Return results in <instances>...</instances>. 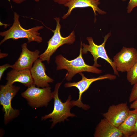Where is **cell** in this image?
Wrapping results in <instances>:
<instances>
[{
    "mask_svg": "<svg viewBox=\"0 0 137 137\" xmlns=\"http://www.w3.org/2000/svg\"><path fill=\"white\" fill-rule=\"evenodd\" d=\"M22 52L17 60L12 65V69L30 70L35 61L39 56L40 51L37 49L34 51L29 50L27 47V44L25 43L21 45Z\"/></svg>",
    "mask_w": 137,
    "mask_h": 137,
    "instance_id": "11",
    "label": "cell"
},
{
    "mask_svg": "<svg viewBox=\"0 0 137 137\" xmlns=\"http://www.w3.org/2000/svg\"><path fill=\"white\" fill-rule=\"evenodd\" d=\"M97 0L99 1L100 0ZM122 0L123 1H126V0Z\"/></svg>",
    "mask_w": 137,
    "mask_h": 137,
    "instance_id": "26",
    "label": "cell"
},
{
    "mask_svg": "<svg viewBox=\"0 0 137 137\" xmlns=\"http://www.w3.org/2000/svg\"><path fill=\"white\" fill-rule=\"evenodd\" d=\"M71 0H53L54 1L59 4L63 5L67 3Z\"/></svg>",
    "mask_w": 137,
    "mask_h": 137,
    "instance_id": "21",
    "label": "cell"
},
{
    "mask_svg": "<svg viewBox=\"0 0 137 137\" xmlns=\"http://www.w3.org/2000/svg\"><path fill=\"white\" fill-rule=\"evenodd\" d=\"M127 72V78L131 85L137 82V60L133 66Z\"/></svg>",
    "mask_w": 137,
    "mask_h": 137,
    "instance_id": "17",
    "label": "cell"
},
{
    "mask_svg": "<svg viewBox=\"0 0 137 137\" xmlns=\"http://www.w3.org/2000/svg\"><path fill=\"white\" fill-rule=\"evenodd\" d=\"M82 41L78 56L75 59L68 60L61 55L56 56L55 62L57 65L56 70L65 69L67 71L65 78L68 81H71L76 74L82 72H87L96 74H100L102 71L93 65H89L85 63L82 56Z\"/></svg>",
    "mask_w": 137,
    "mask_h": 137,
    "instance_id": "1",
    "label": "cell"
},
{
    "mask_svg": "<svg viewBox=\"0 0 137 137\" xmlns=\"http://www.w3.org/2000/svg\"><path fill=\"white\" fill-rule=\"evenodd\" d=\"M40 58L35 62L30 70L33 81V84L42 88L49 86V83H53V80L46 74V68L44 64Z\"/></svg>",
    "mask_w": 137,
    "mask_h": 137,
    "instance_id": "12",
    "label": "cell"
},
{
    "mask_svg": "<svg viewBox=\"0 0 137 137\" xmlns=\"http://www.w3.org/2000/svg\"><path fill=\"white\" fill-rule=\"evenodd\" d=\"M13 2L17 4H20L26 0H12ZM36 2H38L40 0H33Z\"/></svg>",
    "mask_w": 137,
    "mask_h": 137,
    "instance_id": "24",
    "label": "cell"
},
{
    "mask_svg": "<svg viewBox=\"0 0 137 137\" xmlns=\"http://www.w3.org/2000/svg\"><path fill=\"white\" fill-rule=\"evenodd\" d=\"M20 89L19 87L13 85H0V103L4 113V120L5 124L19 115V110L14 109L12 107L11 101Z\"/></svg>",
    "mask_w": 137,
    "mask_h": 137,
    "instance_id": "5",
    "label": "cell"
},
{
    "mask_svg": "<svg viewBox=\"0 0 137 137\" xmlns=\"http://www.w3.org/2000/svg\"><path fill=\"white\" fill-rule=\"evenodd\" d=\"M130 108L134 109H137V100L133 101L131 104Z\"/></svg>",
    "mask_w": 137,
    "mask_h": 137,
    "instance_id": "23",
    "label": "cell"
},
{
    "mask_svg": "<svg viewBox=\"0 0 137 137\" xmlns=\"http://www.w3.org/2000/svg\"><path fill=\"white\" fill-rule=\"evenodd\" d=\"M33 84L21 94V96L32 107L36 108L47 106L52 98L50 86L40 88Z\"/></svg>",
    "mask_w": 137,
    "mask_h": 137,
    "instance_id": "6",
    "label": "cell"
},
{
    "mask_svg": "<svg viewBox=\"0 0 137 137\" xmlns=\"http://www.w3.org/2000/svg\"><path fill=\"white\" fill-rule=\"evenodd\" d=\"M9 68H12V65L7 63L0 66V80L1 79L4 71Z\"/></svg>",
    "mask_w": 137,
    "mask_h": 137,
    "instance_id": "20",
    "label": "cell"
},
{
    "mask_svg": "<svg viewBox=\"0 0 137 137\" xmlns=\"http://www.w3.org/2000/svg\"><path fill=\"white\" fill-rule=\"evenodd\" d=\"M137 100V82L133 85L130 95L129 101L130 102Z\"/></svg>",
    "mask_w": 137,
    "mask_h": 137,
    "instance_id": "18",
    "label": "cell"
},
{
    "mask_svg": "<svg viewBox=\"0 0 137 137\" xmlns=\"http://www.w3.org/2000/svg\"><path fill=\"white\" fill-rule=\"evenodd\" d=\"M100 3V2L97 0H71L68 3L64 5L65 6L67 7L68 9L67 13L63 15L62 19H64L66 18L70 15L72 11L75 8L91 7L94 13L95 22L96 20V16L98 15L96 12L101 14L106 13L105 12L98 7V6Z\"/></svg>",
    "mask_w": 137,
    "mask_h": 137,
    "instance_id": "14",
    "label": "cell"
},
{
    "mask_svg": "<svg viewBox=\"0 0 137 137\" xmlns=\"http://www.w3.org/2000/svg\"><path fill=\"white\" fill-rule=\"evenodd\" d=\"M54 19L56 23V29L54 30L50 29L53 33V35L47 42L48 45L47 49L40 55L39 57L42 61H46L48 64L50 63L51 56L59 47L65 44H72L75 40L74 30L66 37H63L61 36L60 31L61 25L60 23V18L56 17Z\"/></svg>",
    "mask_w": 137,
    "mask_h": 137,
    "instance_id": "4",
    "label": "cell"
},
{
    "mask_svg": "<svg viewBox=\"0 0 137 137\" xmlns=\"http://www.w3.org/2000/svg\"><path fill=\"white\" fill-rule=\"evenodd\" d=\"M137 60V50L133 47L123 46L113 57V62L118 71L127 72Z\"/></svg>",
    "mask_w": 137,
    "mask_h": 137,
    "instance_id": "9",
    "label": "cell"
},
{
    "mask_svg": "<svg viewBox=\"0 0 137 137\" xmlns=\"http://www.w3.org/2000/svg\"><path fill=\"white\" fill-rule=\"evenodd\" d=\"M62 82L57 83L54 91L52 92V97L54 100V107L53 111L49 114L44 115L41 118V120H45L51 118L50 121L52 122L51 128H52L58 123L63 122L67 120L69 117H74L75 115L70 112V109L73 107L71 101V98L70 95L66 101L63 102L59 97L58 92L59 88Z\"/></svg>",
    "mask_w": 137,
    "mask_h": 137,
    "instance_id": "3",
    "label": "cell"
},
{
    "mask_svg": "<svg viewBox=\"0 0 137 137\" xmlns=\"http://www.w3.org/2000/svg\"><path fill=\"white\" fill-rule=\"evenodd\" d=\"M132 137H137V119L134 126L133 133Z\"/></svg>",
    "mask_w": 137,
    "mask_h": 137,
    "instance_id": "22",
    "label": "cell"
},
{
    "mask_svg": "<svg viewBox=\"0 0 137 137\" xmlns=\"http://www.w3.org/2000/svg\"><path fill=\"white\" fill-rule=\"evenodd\" d=\"M79 73L82 77L81 80L77 82L66 83L64 86L66 88L75 87L78 89L79 90V98L76 101H71V104L73 107L76 106L82 108L85 110L89 109L90 106L88 105L83 104L82 102L81 96L83 93L88 89L91 84L98 80L105 79L113 80L115 79L116 78V76L115 75L107 74L97 77L88 78L85 76L82 72H80Z\"/></svg>",
    "mask_w": 137,
    "mask_h": 137,
    "instance_id": "8",
    "label": "cell"
},
{
    "mask_svg": "<svg viewBox=\"0 0 137 137\" xmlns=\"http://www.w3.org/2000/svg\"><path fill=\"white\" fill-rule=\"evenodd\" d=\"M130 111L126 102L121 103L110 106L107 111L102 115L104 118L118 128L127 117Z\"/></svg>",
    "mask_w": 137,
    "mask_h": 137,
    "instance_id": "10",
    "label": "cell"
},
{
    "mask_svg": "<svg viewBox=\"0 0 137 137\" xmlns=\"http://www.w3.org/2000/svg\"><path fill=\"white\" fill-rule=\"evenodd\" d=\"M137 119V109L130 110L127 117L118 127L125 137H132Z\"/></svg>",
    "mask_w": 137,
    "mask_h": 137,
    "instance_id": "16",
    "label": "cell"
},
{
    "mask_svg": "<svg viewBox=\"0 0 137 137\" xmlns=\"http://www.w3.org/2000/svg\"><path fill=\"white\" fill-rule=\"evenodd\" d=\"M6 79L7 81L6 84L9 85L18 82L28 87L33 83L30 70L27 69L19 70L12 69L7 73Z\"/></svg>",
    "mask_w": 137,
    "mask_h": 137,
    "instance_id": "13",
    "label": "cell"
},
{
    "mask_svg": "<svg viewBox=\"0 0 137 137\" xmlns=\"http://www.w3.org/2000/svg\"><path fill=\"white\" fill-rule=\"evenodd\" d=\"M14 16V22L12 26L7 30L0 32V36L4 37L0 42V45L10 39L16 40L26 38L28 43L32 41L38 43L42 42V38L38 31L44 28L43 26H37L29 29H25L20 24L19 15L15 12Z\"/></svg>",
    "mask_w": 137,
    "mask_h": 137,
    "instance_id": "2",
    "label": "cell"
},
{
    "mask_svg": "<svg viewBox=\"0 0 137 137\" xmlns=\"http://www.w3.org/2000/svg\"><path fill=\"white\" fill-rule=\"evenodd\" d=\"M94 136L95 137H122L123 135L117 127L104 118L97 125Z\"/></svg>",
    "mask_w": 137,
    "mask_h": 137,
    "instance_id": "15",
    "label": "cell"
},
{
    "mask_svg": "<svg viewBox=\"0 0 137 137\" xmlns=\"http://www.w3.org/2000/svg\"><path fill=\"white\" fill-rule=\"evenodd\" d=\"M111 34L110 32L106 35L104 37L103 42L99 45H96L94 43L92 37H87L86 39L89 44L82 43V46L83 48L82 49V54H84L87 53L88 52H90L94 58V64L93 65L96 67L101 66L97 63V60L98 58H100L104 59L110 65L114 74L119 76L118 71L117 70L113 61L108 56L105 48L106 43Z\"/></svg>",
    "mask_w": 137,
    "mask_h": 137,
    "instance_id": "7",
    "label": "cell"
},
{
    "mask_svg": "<svg viewBox=\"0 0 137 137\" xmlns=\"http://www.w3.org/2000/svg\"><path fill=\"white\" fill-rule=\"evenodd\" d=\"M137 6V0H130L127 7L128 13H130L133 8Z\"/></svg>",
    "mask_w": 137,
    "mask_h": 137,
    "instance_id": "19",
    "label": "cell"
},
{
    "mask_svg": "<svg viewBox=\"0 0 137 137\" xmlns=\"http://www.w3.org/2000/svg\"><path fill=\"white\" fill-rule=\"evenodd\" d=\"M8 55V54L6 53H3L1 52L0 53V58L2 59L6 57Z\"/></svg>",
    "mask_w": 137,
    "mask_h": 137,
    "instance_id": "25",
    "label": "cell"
}]
</instances>
